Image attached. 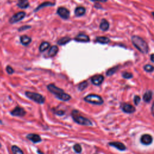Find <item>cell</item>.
<instances>
[{"mask_svg":"<svg viewBox=\"0 0 154 154\" xmlns=\"http://www.w3.org/2000/svg\"><path fill=\"white\" fill-rule=\"evenodd\" d=\"M48 90L51 93L54 94L57 99L63 101H68L71 99V96L65 93L64 90L58 87L54 84H49L47 86Z\"/></svg>","mask_w":154,"mask_h":154,"instance_id":"1","label":"cell"},{"mask_svg":"<svg viewBox=\"0 0 154 154\" xmlns=\"http://www.w3.org/2000/svg\"><path fill=\"white\" fill-rule=\"evenodd\" d=\"M131 41L134 46L143 54H147L149 51V47L143 39L138 36H133Z\"/></svg>","mask_w":154,"mask_h":154,"instance_id":"2","label":"cell"},{"mask_svg":"<svg viewBox=\"0 0 154 154\" xmlns=\"http://www.w3.org/2000/svg\"><path fill=\"white\" fill-rule=\"evenodd\" d=\"M72 117L77 123L84 125V126H92V122L90 120L84 116H82L79 114L77 110H73L72 112Z\"/></svg>","mask_w":154,"mask_h":154,"instance_id":"3","label":"cell"},{"mask_svg":"<svg viewBox=\"0 0 154 154\" xmlns=\"http://www.w3.org/2000/svg\"><path fill=\"white\" fill-rule=\"evenodd\" d=\"M84 100L85 102L94 105H100L104 103V100L102 97L95 94H90L86 96L84 98Z\"/></svg>","mask_w":154,"mask_h":154,"instance_id":"4","label":"cell"},{"mask_svg":"<svg viewBox=\"0 0 154 154\" xmlns=\"http://www.w3.org/2000/svg\"><path fill=\"white\" fill-rule=\"evenodd\" d=\"M25 94L28 98H29L30 99L33 101L34 102H36V103L40 104H42L45 103V98L41 94L32 92H25Z\"/></svg>","mask_w":154,"mask_h":154,"instance_id":"5","label":"cell"},{"mask_svg":"<svg viewBox=\"0 0 154 154\" xmlns=\"http://www.w3.org/2000/svg\"><path fill=\"white\" fill-rule=\"evenodd\" d=\"M26 15V13L25 12H19L18 13H15V15H13L12 17H11L10 20H9V22L10 24H15L16 22H18L21 21V20L23 19L25 16Z\"/></svg>","mask_w":154,"mask_h":154,"instance_id":"6","label":"cell"},{"mask_svg":"<svg viewBox=\"0 0 154 154\" xmlns=\"http://www.w3.org/2000/svg\"><path fill=\"white\" fill-rule=\"evenodd\" d=\"M57 13V14L61 18L64 19H69L70 17V12L69 11V10H67L66 8L63 7H60L58 8Z\"/></svg>","mask_w":154,"mask_h":154,"instance_id":"7","label":"cell"},{"mask_svg":"<svg viewBox=\"0 0 154 154\" xmlns=\"http://www.w3.org/2000/svg\"><path fill=\"white\" fill-rule=\"evenodd\" d=\"M10 114L13 116L22 117L26 115V111L23 108L16 106L14 109L10 112Z\"/></svg>","mask_w":154,"mask_h":154,"instance_id":"8","label":"cell"},{"mask_svg":"<svg viewBox=\"0 0 154 154\" xmlns=\"http://www.w3.org/2000/svg\"><path fill=\"white\" fill-rule=\"evenodd\" d=\"M153 141L152 137L149 134H144L141 137L140 141L145 145H149Z\"/></svg>","mask_w":154,"mask_h":154,"instance_id":"9","label":"cell"},{"mask_svg":"<svg viewBox=\"0 0 154 154\" xmlns=\"http://www.w3.org/2000/svg\"><path fill=\"white\" fill-rule=\"evenodd\" d=\"M104 80V77L101 75H96L91 78L92 83L95 85H99Z\"/></svg>","mask_w":154,"mask_h":154,"instance_id":"10","label":"cell"},{"mask_svg":"<svg viewBox=\"0 0 154 154\" xmlns=\"http://www.w3.org/2000/svg\"><path fill=\"white\" fill-rule=\"evenodd\" d=\"M75 41L79 42H89L90 41V38L87 35L83 33H79L74 39Z\"/></svg>","mask_w":154,"mask_h":154,"instance_id":"11","label":"cell"},{"mask_svg":"<svg viewBox=\"0 0 154 154\" xmlns=\"http://www.w3.org/2000/svg\"><path fill=\"white\" fill-rule=\"evenodd\" d=\"M122 110L124 113L128 114L133 113L135 111V108L132 105L128 104H123L122 105Z\"/></svg>","mask_w":154,"mask_h":154,"instance_id":"12","label":"cell"},{"mask_svg":"<svg viewBox=\"0 0 154 154\" xmlns=\"http://www.w3.org/2000/svg\"><path fill=\"white\" fill-rule=\"evenodd\" d=\"M110 146H113L116 147V149H117L119 151H123L127 149V147L124 145L123 143L121 142H119V141H113V142H110L108 143Z\"/></svg>","mask_w":154,"mask_h":154,"instance_id":"13","label":"cell"},{"mask_svg":"<svg viewBox=\"0 0 154 154\" xmlns=\"http://www.w3.org/2000/svg\"><path fill=\"white\" fill-rule=\"evenodd\" d=\"M27 139L32 142L36 143H39L42 141V139L39 135L36 134H29L27 135Z\"/></svg>","mask_w":154,"mask_h":154,"instance_id":"14","label":"cell"},{"mask_svg":"<svg viewBox=\"0 0 154 154\" xmlns=\"http://www.w3.org/2000/svg\"><path fill=\"white\" fill-rule=\"evenodd\" d=\"M109 27H110V24H109V22H108L106 19H102L101 22V24H100V25H99V28L102 30V31H107L108 29H109Z\"/></svg>","mask_w":154,"mask_h":154,"instance_id":"15","label":"cell"},{"mask_svg":"<svg viewBox=\"0 0 154 154\" xmlns=\"http://www.w3.org/2000/svg\"><path fill=\"white\" fill-rule=\"evenodd\" d=\"M20 42L23 45L27 46L31 42V38L28 36L23 35L20 37Z\"/></svg>","mask_w":154,"mask_h":154,"instance_id":"16","label":"cell"},{"mask_svg":"<svg viewBox=\"0 0 154 154\" xmlns=\"http://www.w3.org/2000/svg\"><path fill=\"white\" fill-rule=\"evenodd\" d=\"M59 51V48L56 45H53V46L51 47L48 51V55L49 57H54L55 55H57Z\"/></svg>","mask_w":154,"mask_h":154,"instance_id":"17","label":"cell"},{"mask_svg":"<svg viewBox=\"0 0 154 154\" xmlns=\"http://www.w3.org/2000/svg\"><path fill=\"white\" fill-rule=\"evenodd\" d=\"M85 12H86V10L84 7L79 6L75 10V15L76 16H81L85 13Z\"/></svg>","mask_w":154,"mask_h":154,"instance_id":"18","label":"cell"},{"mask_svg":"<svg viewBox=\"0 0 154 154\" xmlns=\"http://www.w3.org/2000/svg\"><path fill=\"white\" fill-rule=\"evenodd\" d=\"M96 41L101 44H108L110 42V40L105 36H99L96 37Z\"/></svg>","mask_w":154,"mask_h":154,"instance_id":"19","label":"cell"},{"mask_svg":"<svg viewBox=\"0 0 154 154\" xmlns=\"http://www.w3.org/2000/svg\"><path fill=\"white\" fill-rule=\"evenodd\" d=\"M152 98V91H147V92L143 95V101L146 102V103H149V102L151 101Z\"/></svg>","mask_w":154,"mask_h":154,"instance_id":"20","label":"cell"},{"mask_svg":"<svg viewBox=\"0 0 154 154\" xmlns=\"http://www.w3.org/2000/svg\"><path fill=\"white\" fill-rule=\"evenodd\" d=\"M29 2L27 1V0H21V1H19L18 4H17V5H18L19 8L22 9L28 8L29 7Z\"/></svg>","mask_w":154,"mask_h":154,"instance_id":"21","label":"cell"},{"mask_svg":"<svg viewBox=\"0 0 154 154\" xmlns=\"http://www.w3.org/2000/svg\"><path fill=\"white\" fill-rule=\"evenodd\" d=\"M54 3H53L51 2H49V1H47V2H44L42 4H40L39 6L35 9V12H37V11L41 9L42 8H43L45 7H48V6H53V5H54Z\"/></svg>","mask_w":154,"mask_h":154,"instance_id":"22","label":"cell"},{"mask_svg":"<svg viewBox=\"0 0 154 154\" xmlns=\"http://www.w3.org/2000/svg\"><path fill=\"white\" fill-rule=\"evenodd\" d=\"M50 47V44L48 42H42L39 46V51L40 52H44Z\"/></svg>","mask_w":154,"mask_h":154,"instance_id":"23","label":"cell"},{"mask_svg":"<svg viewBox=\"0 0 154 154\" xmlns=\"http://www.w3.org/2000/svg\"><path fill=\"white\" fill-rule=\"evenodd\" d=\"M71 39L69 37H64L60 39L57 41V43L59 45H64L71 41Z\"/></svg>","mask_w":154,"mask_h":154,"instance_id":"24","label":"cell"},{"mask_svg":"<svg viewBox=\"0 0 154 154\" xmlns=\"http://www.w3.org/2000/svg\"><path fill=\"white\" fill-rule=\"evenodd\" d=\"M12 151L13 154H24L23 151H22L18 146L15 145L12 147Z\"/></svg>","mask_w":154,"mask_h":154,"instance_id":"25","label":"cell"},{"mask_svg":"<svg viewBox=\"0 0 154 154\" xmlns=\"http://www.w3.org/2000/svg\"><path fill=\"white\" fill-rule=\"evenodd\" d=\"M118 69V66H116V67H112L111 68V69H109L107 71V75L108 77L109 76H111L113 75L114 73H115L117 71Z\"/></svg>","mask_w":154,"mask_h":154,"instance_id":"26","label":"cell"},{"mask_svg":"<svg viewBox=\"0 0 154 154\" xmlns=\"http://www.w3.org/2000/svg\"><path fill=\"white\" fill-rule=\"evenodd\" d=\"M87 86H88V83L85 81H83L79 84L78 90L79 91H81V92H82V91H83L84 89H86Z\"/></svg>","mask_w":154,"mask_h":154,"instance_id":"27","label":"cell"},{"mask_svg":"<svg viewBox=\"0 0 154 154\" xmlns=\"http://www.w3.org/2000/svg\"><path fill=\"white\" fill-rule=\"evenodd\" d=\"M144 69L147 72H152L154 71V67L151 65H146L144 66Z\"/></svg>","mask_w":154,"mask_h":154,"instance_id":"28","label":"cell"},{"mask_svg":"<svg viewBox=\"0 0 154 154\" xmlns=\"http://www.w3.org/2000/svg\"><path fill=\"white\" fill-rule=\"evenodd\" d=\"M73 150L75 151L76 153H81L82 151V147H81L80 145L76 144L73 146Z\"/></svg>","mask_w":154,"mask_h":154,"instance_id":"29","label":"cell"},{"mask_svg":"<svg viewBox=\"0 0 154 154\" xmlns=\"http://www.w3.org/2000/svg\"><path fill=\"white\" fill-rule=\"evenodd\" d=\"M122 75V77L125 79H130V78H132L133 77V73L127 72H123Z\"/></svg>","mask_w":154,"mask_h":154,"instance_id":"30","label":"cell"},{"mask_svg":"<svg viewBox=\"0 0 154 154\" xmlns=\"http://www.w3.org/2000/svg\"><path fill=\"white\" fill-rule=\"evenodd\" d=\"M140 97L139 96H135L134 97V104L135 105H138L139 104V103L140 102Z\"/></svg>","mask_w":154,"mask_h":154,"instance_id":"31","label":"cell"},{"mask_svg":"<svg viewBox=\"0 0 154 154\" xmlns=\"http://www.w3.org/2000/svg\"><path fill=\"white\" fill-rule=\"evenodd\" d=\"M6 71L9 74H13L15 72L14 69L10 66H7L6 67Z\"/></svg>","mask_w":154,"mask_h":154,"instance_id":"32","label":"cell"},{"mask_svg":"<svg viewBox=\"0 0 154 154\" xmlns=\"http://www.w3.org/2000/svg\"><path fill=\"white\" fill-rule=\"evenodd\" d=\"M31 26L30 25H24L22 26L21 27H20L19 28L18 31H24V30H28V29H30V28H31Z\"/></svg>","mask_w":154,"mask_h":154,"instance_id":"33","label":"cell"},{"mask_svg":"<svg viewBox=\"0 0 154 154\" xmlns=\"http://www.w3.org/2000/svg\"><path fill=\"white\" fill-rule=\"evenodd\" d=\"M55 114H56V115H57L59 116H63L65 115V111L63 110H58V111H55Z\"/></svg>","mask_w":154,"mask_h":154,"instance_id":"34","label":"cell"},{"mask_svg":"<svg viewBox=\"0 0 154 154\" xmlns=\"http://www.w3.org/2000/svg\"><path fill=\"white\" fill-rule=\"evenodd\" d=\"M151 113H152V116L154 117V102H153L152 108H151Z\"/></svg>","mask_w":154,"mask_h":154,"instance_id":"35","label":"cell"},{"mask_svg":"<svg viewBox=\"0 0 154 154\" xmlns=\"http://www.w3.org/2000/svg\"><path fill=\"white\" fill-rule=\"evenodd\" d=\"M151 60L152 62L154 63V54H152V55H151Z\"/></svg>","mask_w":154,"mask_h":154,"instance_id":"36","label":"cell"},{"mask_svg":"<svg viewBox=\"0 0 154 154\" xmlns=\"http://www.w3.org/2000/svg\"><path fill=\"white\" fill-rule=\"evenodd\" d=\"M38 152L40 153V154H44V153H42V152H41V151H40L39 150H38Z\"/></svg>","mask_w":154,"mask_h":154,"instance_id":"37","label":"cell"},{"mask_svg":"<svg viewBox=\"0 0 154 154\" xmlns=\"http://www.w3.org/2000/svg\"><path fill=\"white\" fill-rule=\"evenodd\" d=\"M152 15H153V18H154V12H152Z\"/></svg>","mask_w":154,"mask_h":154,"instance_id":"38","label":"cell"},{"mask_svg":"<svg viewBox=\"0 0 154 154\" xmlns=\"http://www.w3.org/2000/svg\"><path fill=\"white\" fill-rule=\"evenodd\" d=\"M0 123H1V124L2 123V121H1V120H0Z\"/></svg>","mask_w":154,"mask_h":154,"instance_id":"39","label":"cell"}]
</instances>
